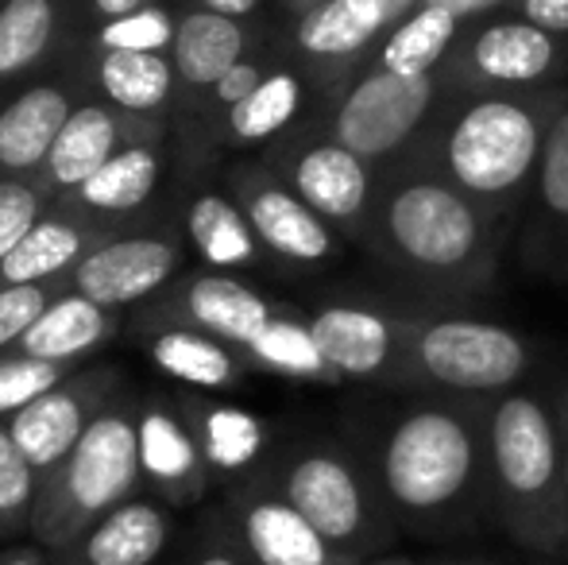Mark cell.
Instances as JSON below:
<instances>
[{
	"mask_svg": "<svg viewBox=\"0 0 568 565\" xmlns=\"http://www.w3.org/2000/svg\"><path fill=\"white\" fill-rule=\"evenodd\" d=\"M383 504L418 535L471 523L487 492V407L456 400L410 403L390 418L375 465Z\"/></svg>",
	"mask_w": 568,
	"mask_h": 565,
	"instance_id": "1",
	"label": "cell"
},
{
	"mask_svg": "<svg viewBox=\"0 0 568 565\" xmlns=\"http://www.w3.org/2000/svg\"><path fill=\"white\" fill-rule=\"evenodd\" d=\"M487 492L515 543L541 554L568 543L561 426L546 400L507 392L487 403Z\"/></svg>",
	"mask_w": 568,
	"mask_h": 565,
	"instance_id": "2",
	"label": "cell"
},
{
	"mask_svg": "<svg viewBox=\"0 0 568 565\" xmlns=\"http://www.w3.org/2000/svg\"><path fill=\"white\" fill-rule=\"evenodd\" d=\"M383 252L429 283L484 286L491 272V229L484 205L442 174H406L375 210Z\"/></svg>",
	"mask_w": 568,
	"mask_h": 565,
	"instance_id": "3",
	"label": "cell"
},
{
	"mask_svg": "<svg viewBox=\"0 0 568 565\" xmlns=\"http://www.w3.org/2000/svg\"><path fill=\"white\" fill-rule=\"evenodd\" d=\"M143 481L140 437H135V403L113 400L82 442L59 461L47 476H39L31 535L47 551L67 554L93 523L128 496H135Z\"/></svg>",
	"mask_w": 568,
	"mask_h": 565,
	"instance_id": "4",
	"label": "cell"
},
{
	"mask_svg": "<svg viewBox=\"0 0 568 565\" xmlns=\"http://www.w3.org/2000/svg\"><path fill=\"white\" fill-rule=\"evenodd\" d=\"M554 105L487 93L453 117L442 143L445 179L484 202H507L538 171Z\"/></svg>",
	"mask_w": 568,
	"mask_h": 565,
	"instance_id": "5",
	"label": "cell"
},
{
	"mask_svg": "<svg viewBox=\"0 0 568 565\" xmlns=\"http://www.w3.org/2000/svg\"><path fill=\"white\" fill-rule=\"evenodd\" d=\"M453 395H495L523 384L530 345L484 317H406L398 376Z\"/></svg>",
	"mask_w": 568,
	"mask_h": 565,
	"instance_id": "6",
	"label": "cell"
},
{
	"mask_svg": "<svg viewBox=\"0 0 568 565\" xmlns=\"http://www.w3.org/2000/svg\"><path fill=\"white\" fill-rule=\"evenodd\" d=\"M275 488L356 565L387 535V504L372 496L364 468L333 445L294 450L278 468Z\"/></svg>",
	"mask_w": 568,
	"mask_h": 565,
	"instance_id": "7",
	"label": "cell"
},
{
	"mask_svg": "<svg viewBox=\"0 0 568 565\" xmlns=\"http://www.w3.org/2000/svg\"><path fill=\"white\" fill-rule=\"evenodd\" d=\"M437 101V74L403 78L375 67L341 98L329 121V140L344 143L367 163L390 159L414 140Z\"/></svg>",
	"mask_w": 568,
	"mask_h": 565,
	"instance_id": "8",
	"label": "cell"
},
{
	"mask_svg": "<svg viewBox=\"0 0 568 565\" xmlns=\"http://www.w3.org/2000/svg\"><path fill=\"white\" fill-rule=\"evenodd\" d=\"M120 372L116 369H74L62 384L43 392L36 403L4 418L16 445L39 476H47L93 426V418L116 400Z\"/></svg>",
	"mask_w": 568,
	"mask_h": 565,
	"instance_id": "9",
	"label": "cell"
},
{
	"mask_svg": "<svg viewBox=\"0 0 568 565\" xmlns=\"http://www.w3.org/2000/svg\"><path fill=\"white\" fill-rule=\"evenodd\" d=\"M182 264L179 241L171 233H113L74 264L67 291L101 302L109 310L135 306L171 286Z\"/></svg>",
	"mask_w": 568,
	"mask_h": 565,
	"instance_id": "10",
	"label": "cell"
},
{
	"mask_svg": "<svg viewBox=\"0 0 568 565\" xmlns=\"http://www.w3.org/2000/svg\"><path fill=\"white\" fill-rule=\"evenodd\" d=\"M232 198L247 213L263 249L291 264H325L337 256V233L317 210H310L283 179L260 171V167H240L232 171Z\"/></svg>",
	"mask_w": 568,
	"mask_h": 565,
	"instance_id": "11",
	"label": "cell"
},
{
	"mask_svg": "<svg viewBox=\"0 0 568 565\" xmlns=\"http://www.w3.org/2000/svg\"><path fill=\"white\" fill-rule=\"evenodd\" d=\"M163 137V124L155 117H135L124 109L101 101H78V109L70 113L67 129L59 132L51 155H47L43 171L36 174L54 198H67L90 179L93 171L109 163L116 151L132 148L140 140Z\"/></svg>",
	"mask_w": 568,
	"mask_h": 565,
	"instance_id": "12",
	"label": "cell"
},
{
	"mask_svg": "<svg viewBox=\"0 0 568 565\" xmlns=\"http://www.w3.org/2000/svg\"><path fill=\"white\" fill-rule=\"evenodd\" d=\"M306 322L337 380L398 376L406 314L356 306V302H329V306H317Z\"/></svg>",
	"mask_w": 568,
	"mask_h": 565,
	"instance_id": "13",
	"label": "cell"
},
{
	"mask_svg": "<svg viewBox=\"0 0 568 565\" xmlns=\"http://www.w3.org/2000/svg\"><path fill=\"white\" fill-rule=\"evenodd\" d=\"M135 437H140V468L143 481L166 500V504H197L210 488V461L197 442L186 407L171 400L135 403Z\"/></svg>",
	"mask_w": 568,
	"mask_h": 565,
	"instance_id": "14",
	"label": "cell"
},
{
	"mask_svg": "<svg viewBox=\"0 0 568 565\" xmlns=\"http://www.w3.org/2000/svg\"><path fill=\"white\" fill-rule=\"evenodd\" d=\"M155 314L163 325H194L205 330L213 337L229 341L236 349H247L255 341V333L271 322L283 306L260 294L255 286H247L244 280H236L232 272H202L190 275L182 286H166L163 299H159Z\"/></svg>",
	"mask_w": 568,
	"mask_h": 565,
	"instance_id": "15",
	"label": "cell"
},
{
	"mask_svg": "<svg viewBox=\"0 0 568 565\" xmlns=\"http://www.w3.org/2000/svg\"><path fill=\"white\" fill-rule=\"evenodd\" d=\"M236 538L255 565H356L278 488H247L232 504Z\"/></svg>",
	"mask_w": 568,
	"mask_h": 565,
	"instance_id": "16",
	"label": "cell"
},
{
	"mask_svg": "<svg viewBox=\"0 0 568 565\" xmlns=\"http://www.w3.org/2000/svg\"><path fill=\"white\" fill-rule=\"evenodd\" d=\"M283 182L333 229H359L372 210V163L337 140H317L291 151Z\"/></svg>",
	"mask_w": 568,
	"mask_h": 565,
	"instance_id": "17",
	"label": "cell"
},
{
	"mask_svg": "<svg viewBox=\"0 0 568 565\" xmlns=\"http://www.w3.org/2000/svg\"><path fill=\"white\" fill-rule=\"evenodd\" d=\"M105 236H113L105 218L78 210L70 198H54V205L36 221V229L0 260V286L62 283L78 260L90 256Z\"/></svg>",
	"mask_w": 568,
	"mask_h": 565,
	"instance_id": "18",
	"label": "cell"
},
{
	"mask_svg": "<svg viewBox=\"0 0 568 565\" xmlns=\"http://www.w3.org/2000/svg\"><path fill=\"white\" fill-rule=\"evenodd\" d=\"M78 109L70 78H39L0 101V174H39Z\"/></svg>",
	"mask_w": 568,
	"mask_h": 565,
	"instance_id": "19",
	"label": "cell"
},
{
	"mask_svg": "<svg viewBox=\"0 0 568 565\" xmlns=\"http://www.w3.org/2000/svg\"><path fill=\"white\" fill-rule=\"evenodd\" d=\"M561 47L557 36L530 20H491L464 47V70L491 85H534L554 74Z\"/></svg>",
	"mask_w": 568,
	"mask_h": 565,
	"instance_id": "20",
	"label": "cell"
},
{
	"mask_svg": "<svg viewBox=\"0 0 568 565\" xmlns=\"http://www.w3.org/2000/svg\"><path fill=\"white\" fill-rule=\"evenodd\" d=\"M143 353L163 376L179 380L194 392H236L252 369V356L244 349L205 330H194V325H159L143 341Z\"/></svg>",
	"mask_w": 568,
	"mask_h": 565,
	"instance_id": "21",
	"label": "cell"
},
{
	"mask_svg": "<svg viewBox=\"0 0 568 565\" xmlns=\"http://www.w3.org/2000/svg\"><path fill=\"white\" fill-rule=\"evenodd\" d=\"M78 12H85V0H4L0 4V90L39 74L70 36Z\"/></svg>",
	"mask_w": 568,
	"mask_h": 565,
	"instance_id": "22",
	"label": "cell"
},
{
	"mask_svg": "<svg viewBox=\"0 0 568 565\" xmlns=\"http://www.w3.org/2000/svg\"><path fill=\"white\" fill-rule=\"evenodd\" d=\"M171 543V515L148 496H128L105 512L62 558L74 565H151Z\"/></svg>",
	"mask_w": 568,
	"mask_h": 565,
	"instance_id": "23",
	"label": "cell"
},
{
	"mask_svg": "<svg viewBox=\"0 0 568 565\" xmlns=\"http://www.w3.org/2000/svg\"><path fill=\"white\" fill-rule=\"evenodd\" d=\"M247 47H252V31L244 28V20L197 4L186 8L179 12V31L171 43L179 85L186 93H210L244 54H252Z\"/></svg>",
	"mask_w": 568,
	"mask_h": 565,
	"instance_id": "24",
	"label": "cell"
},
{
	"mask_svg": "<svg viewBox=\"0 0 568 565\" xmlns=\"http://www.w3.org/2000/svg\"><path fill=\"white\" fill-rule=\"evenodd\" d=\"M116 310L85 299L78 291H62L43 314L31 322V330L20 337L16 353L39 356L54 364H78L82 356L98 353L113 341Z\"/></svg>",
	"mask_w": 568,
	"mask_h": 565,
	"instance_id": "25",
	"label": "cell"
},
{
	"mask_svg": "<svg viewBox=\"0 0 568 565\" xmlns=\"http://www.w3.org/2000/svg\"><path fill=\"white\" fill-rule=\"evenodd\" d=\"M390 31V16L383 0H317L298 16L294 43L314 62H341L367 51Z\"/></svg>",
	"mask_w": 568,
	"mask_h": 565,
	"instance_id": "26",
	"label": "cell"
},
{
	"mask_svg": "<svg viewBox=\"0 0 568 565\" xmlns=\"http://www.w3.org/2000/svg\"><path fill=\"white\" fill-rule=\"evenodd\" d=\"M159 174H163V137L140 140L132 148L116 151L101 171H93L67 198L93 218H124L155 194Z\"/></svg>",
	"mask_w": 568,
	"mask_h": 565,
	"instance_id": "27",
	"label": "cell"
},
{
	"mask_svg": "<svg viewBox=\"0 0 568 565\" xmlns=\"http://www.w3.org/2000/svg\"><path fill=\"white\" fill-rule=\"evenodd\" d=\"M93 82L109 105L155 121L179 90L171 54L155 51H93Z\"/></svg>",
	"mask_w": 568,
	"mask_h": 565,
	"instance_id": "28",
	"label": "cell"
},
{
	"mask_svg": "<svg viewBox=\"0 0 568 565\" xmlns=\"http://www.w3.org/2000/svg\"><path fill=\"white\" fill-rule=\"evenodd\" d=\"M186 236L213 272L252 268L263 249L240 202L221 190H205L186 205Z\"/></svg>",
	"mask_w": 568,
	"mask_h": 565,
	"instance_id": "29",
	"label": "cell"
},
{
	"mask_svg": "<svg viewBox=\"0 0 568 565\" xmlns=\"http://www.w3.org/2000/svg\"><path fill=\"white\" fill-rule=\"evenodd\" d=\"M456 31H460V20H456L453 12H445V8H434V4L414 8L406 20H398L395 28L387 31L375 67L390 70V74H403V78L437 74L445 54L453 51Z\"/></svg>",
	"mask_w": 568,
	"mask_h": 565,
	"instance_id": "30",
	"label": "cell"
},
{
	"mask_svg": "<svg viewBox=\"0 0 568 565\" xmlns=\"http://www.w3.org/2000/svg\"><path fill=\"white\" fill-rule=\"evenodd\" d=\"M252 356L255 369L275 372L283 380H298V384H337L329 361L322 356L314 341V330H310L306 317H298L294 310H278L255 341L244 349Z\"/></svg>",
	"mask_w": 568,
	"mask_h": 565,
	"instance_id": "31",
	"label": "cell"
},
{
	"mask_svg": "<svg viewBox=\"0 0 568 565\" xmlns=\"http://www.w3.org/2000/svg\"><path fill=\"white\" fill-rule=\"evenodd\" d=\"M182 407L197 430L205 461L217 473H240L267 445V426L252 411L232 407V403H182Z\"/></svg>",
	"mask_w": 568,
	"mask_h": 565,
	"instance_id": "32",
	"label": "cell"
},
{
	"mask_svg": "<svg viewBox=\"0 0 568 565\" xmlns=\"http://www.w3.org/2000/svg\"><path fill=\"white\" fill-rule=\"evenodd\" d=\"M302 101H306L302 78L294 70H271L252 98L221 113V132L229 143H263L278 137L298 117Z\"/></svg>",
	"mask_w": 568,
	"mask_h": 565,
	"instance_id": "33",
	"label": "cell"
},
{
	"mask_svg": "<svg viewBox=\"0 0 568 565\" xmlns=\"http://www.w3.org/2000/svg\"><path fill=\"white\" fill-rule=\"evenodd\" d=\"M174 31H179V12L166 0L143 4L116 20L93 23L90 31V51H155L171 54Z\"/></svg>",
	"mask_w": 568,
	"mask_h": 565,
	"instance_id": "34",
	"label": "cell"
},
{
	"mask_svg": "<svg viewBox=\"0 0 568 565\" xmlns=\"http://www.w3.org/2000/svg\"><path fill=\"white\" fill-rule=\"evenodd\" d=\"M36 496H39V473L20 453L8 423H0V535L31 531Z\"/></svg>",
	"mask_w": 568,
	"mask_h": 565,
	"instance_id": "35",
	"label": "cell"
},
{
	"mask_svg": "<svg viewBox=\"0 0 568 565\" xmlns=\"http://www.w3.org/2000/svg\"><path fill=\"white\" fill-rule=\"evenodd\" d=\"M70 372H74V364L39 361V356L28 353H0V423L23 411L28 403H36L54 384H62Z\"/></svg>",
	"mask_w": 568,
	"mask_h": 565,
	"instance_id": "36",
	"label": "cell"
},
{
	"mask_svg": "<svg viewBox=\"0 0 568 565\" xmlns=\"http://www.w3.org/2000/svg\"><path fill=\"white\" fill-rule=\"evenodd\" d=\"M54 205V194L36 174H0V260L36 229Z\"/></svg>",
	"mask_w": 568,
	"mask_h": 565,
	"instance_id": "37",
	"label": "cell"
},
{
	"mask_svg": "<svg viewBox=\"0 0 568 565\" xmlns=\"http://www.w3.org/2000/svg\"><path fill=\"white\" fill-rule=\"evenodd\" d=\"M538 202L554 225H568V109H557L538 159Z\"/></svg>",
	"mask_w": 568,
	"mask_h": 565,
	"instance_id": "38",
	"label": "cell"
},
{
	"mask_svg": "<svg viewBox=\"0 0 568 565\" xmlns=\"http://www.w3.org/2000/svg\"><path fill=\"white\" fill-rule=\"evenodd\" d=\"M67 291L62 283H23L0 286V353H16L20 337L31 330L39 314Z\"/></svg>",
	"mask_w": 568,
	"mask_h": 565,
	"instance_id": "39",
	"label": "cell"
},
{
	"mask_svg": "<svg viewBox=\"0 0 568 565\" xmlns=\"http://www.w3.org/2000/svg\"><path fill=\"white\" fill-rule=\"evenodd\" d=\"M267 74H271V67L260 59V54H244V59H240L236 67H232L229 74L210 90V105L217 109V113H229L232 105H240L244 98H252Z\"/></svg>",
	"mask_w": 568,
	"mask_h": 565,
	"instance_id": "40",
	"label": "cell"
},
{
	"mask_svg": "<svg viewBox=\"0 0 568 565\" xmlns=\"http://www.w3.org/2000/svg\"><path fill=\"white\" fill-rule=\"evenodd\" d=\"M518 16L549 36H568V0H518Z\"/></svg>",
	"mask_w": 568,
	"mask_h": 565,
	"instance_id": "41",
	"label": "cell"
},
{
	"mask_svg": "<svg viewBox=\"0 0 568 565\" xmlns=\"http://www.w3.org/2000/svg\"><path fill=\"white\" fill-rule=\"evenodd\" d=\"M422 4H434V8H445V12H453L456 20H471V16H487L495 12V8L510 4V0H422Z\"/></svg>",
	"mask_w": 568,
	"mask_h": 565,
	"instance_id": "42",
	"label": "cell"
},
{
	"mask_svg": "<svg viewBox=\"0 0 568 565\" xmlns=\"http://www.w3.org/2000/svg\"><path fill=\"white\" fill-rule=\"evenodd\" d=\"M143 4H155V0H85V16L93 23H105V20H116V16H128Z\"/></svg>",
	"mask_w": 568,
	"mask_h": 565,
	"instance_id": "43",
	"label": "cell"
},
{
	"mask_svg": "<svg viewBox=\"0 0 568 565\" xmlns=\"http://www.w3.org/2000/svg\"><path fill=\"white\" fill-rule=\"evenodd\" d=\"M190 565H247L244 558H240L232 546L225 543H210V546H202V551L190 558Z\"/></svg>",
	"mask_w": 568,
	"mask_h": 565,
	"instance_id": "44",
	"label": "cell"
},
{
	"mask_svg": "<svg viewBox=\"0 0 568 565\" xmlns=\"http://www.w3.org/2000/svg\"><path fill=\"white\" fill-rule=\"evenodd\" d=\"M197 8H210V12L232 16V20H247V16L260 8V0H194Z\"/></svg>",
	"mask_w": 568,
	"mask_h": 565,
	"instance_id": "45",
	"label": "cell"
},
{
	"mask_svg": "<svg viewBox=\"0 0 568 565\" xmlns=\"http://www.w3.org/2000/svg\"><path fill=\"white\" fill-rule=\"evenodd\" d=\"M557 426H561V453H565V496H568V392L561 395V407H557Z\"/></svg>",
	"mask_w": 568,
	"mask_h": 565,
	"instance_id": "46",
	"label": "cell"
},
{
	"mask_svg": "<svg viewBox=\"0 0 568 565\" xmlns=\"http://www.w3.org/2000/svg\"><path fill=\"white\" fill-rule=\"evenodd\" d=\"M383 8H387V16H390V28H395V23L406 20L414 8H422V0H383Z\"/></svg>",
	"mask_w": 568,
	"mask_h": 565,
	"instance_id": "47",
	"label": "cell"
},
{
	"mask_svg": "<svg viewBox=\"0 0 568 565\" xmlns=\"http://www.w3.org/2000/svg\"><path fill=\"white\" fill-rule=\"evenodd\" d=\"M0 565H47V562L39 551H12V554H0Z\"/></svg>",
	"mask_w": 568,
	"mask_h": 565,
	"instance_id": "48",
	"label": "cell"
},
{
	"mask_svg": "<svg viewBox=\"0 0 568 565\" xmlns=\"http://www.w3.org/2000/svg\"><path fill=\"white\" fill-rule=\"evenodd\" d=\"M367 565H418V562H410V558H375Z\"/></svg>",
	"mask_w": 568,
	"mask_h": 565,
	"instance_id": "49",
	"label": "cell"
},
{
	"mask_svg": "<svg viewBox=\"0 0 568 565\" xmlns=\"http://www.w3.org/2000/svg\"><path fill=\"white\" fill-rule=\"evenodd\" d=\"M286 4H291V8H302V12H306V8H314L317 0H286Z\"/></svg>",
	"mask_w": 568,
	"mask_h": 565,
	"instance_id": "50",
	"label": "cell"
},
{
	"mask_svg": "<svg viewBox=\"0 0 568 565\" xmlns=\"http://www.w3.org/2000/svg\"><path fill=\"white\" fill-rule=\"evenodd\" d=\"M442 565H487V562H442Z\"/></svg>",
	"mask_w": 568,
	"mask_h": 565,
	"instance_id": "51",
	"label": "cell"
},
{
	"mask_svg": "<svg viewBox=\"0 0 568 565\" xmlns=\"http://www.w3.org/2000/svg\"><path fill=\"white\" fill-rule=\"evenodd\" d=\"M62 565H74V562H67V558H62Z\"/></svg>",
	"mask_w": 568,
	"mask_h": 565,
	"instance_id": "52",
	"label": "cell"
},
{
	"mask_svg": "<svg viewBox=\"0 0 568 565\" xmlns=\"http://www.w3.org/2000/svg\"><path fill=\"white\" fill-rule=\"evenodd\" d=\"M0 4H4V0H0Z\"/></svg>",
	"mask_w": 568,
	"mask_h": 565,
	"instance_id": "53",
	"label": "cell"
}]
</instances>
